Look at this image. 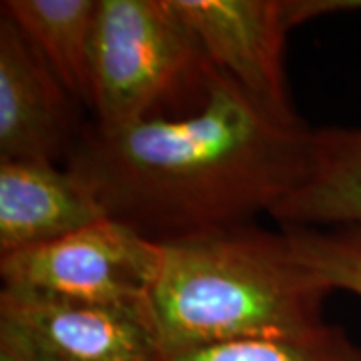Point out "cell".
I'll return each instance as SVG.
<instances>
[{
	"mask_svg": "<svg viewBox=\"0 0 361 361\" xmlns=\"http://www.w3.org/2000/svg\"><path fill=\"white\" fill-rule=\"evenodd\" d=\"M311 129L211 66L207 99L183 116L85 125L65 167L111 219L167 243L255 223L307 169Z\"/></svg>",
	"mask_w": 361,
	"mask_h": 361,
	"instance_id": "1",
	"label": "cell"
},
{
	"mask_svg": "<svg viewBox=\"0 0 361 361\" xmlns=\"http://www.w3.org/2000/svg\"><path fill=\"white\" fill-rule=\"evenodd\" d=\"M159 245L149 315L163 351L295 336L325 323L336 291L297 261L283 229L245 223Z\"/></svg>",
	"mask_w": 361,
	"mask_h": 361,
	"instance_id": "2",
	"label": "cell"
},
{
	"mask_svg": "<svg viewBox=\"0 0 361 361\" xmlns=\"http://www.w3.org/2000/svg\"><path fill=\"white\" fill-rule=\"evenodd\" d=\"M90 73L94 123L121 127L197 111L211 65L173 0H97Z\"/></svg>",
	"mask_w": 361,
	"mask_h": 361,
	"instance_id": "3",
	"label": "cell"
},
{
	"mask_svg": "<svg viewBox=\"0 0 361 361\" xmlns=\"http://www.w3.org/2000/svg\"><path fill=\"white\" fill-rule=\"evenodd\" d=\"M159 267L161 245L111 217L51 243L0 255L6 289L147 315Z\"/></svg>",
	"mask_w": 361,
	"mask_h": 361,
	"instance_id": "4",
	"label": "cell"
},
{
	"mask_svg": "<svg viewBox=\"0 0 361 361\" xmlns=\"http://www.w3.org/2000/svg\"><path fill=\"white\" fill-rule=\"evenodd\" d=\"M0 351L25 361H161L151 317L2 287Z\"/></svg>",
	"mask_w": 361,
	"mask_h": 361,
	"instance_id": "5",
	"label": "cell"
},
{
	"mask_svg": "<svg viewBox=\"0 0 361 361\" xmlns=\"http://www.w3.org/2000/svg\"><path fill=\"white\" fill-rule=\"evenodd\" d=\"M207 63L263 106L299 118L285 73V0H173Z\"/></svg>",
	"mask_w": 361,
	"mask_h": 361,
	"instance_id": "6",
	"label": "cell"
},
{
	"mask_svg": "<svg viewBox=\"0 0 361 361\" xmlns=\"http://www.w3.org/2000/svg\"><path fill=\"white\" fill-rule=\"evenodd\" d=\"M78 109L51 66L0 14V161L66 159L85 129Z\"/></svg>",
	"mask_w": 361,
	"mask_h": 361,
	"instance_id": "7",
	"label": "cell"
},
{
	"mask_svg": "<svg viewBox=\"0 0 361 361\" xmlns=\"http://www.w3.org/2000/svg\"><path fill=\"white\" fill-rule=\"evenodd\" d=\"M87 185L52 161H0V255L44 245L106 219Z\"/></svg>",
	"mask_w": 361,
	"mask_h": 361,
	"instance_id": "8",
	"label": "cell"
},
{
	"mask_svg": "<svg viewBox=\"0 0 361 361\" xmlns=\"http://www.w3.org/2000/svg\"><path fill=\"white\" fill-rule=\"evenodd\" d=\"M269 217L289 227H361V127L311 129L307 169Z\"/></svg>",
	"mask_w": 361,
	"mask_h": 361,
	"instance_id": "9",
	"label": "cell"
},
{
	"mask_svg": "<svg viewBox=\"0 0 361 361\" xmlns=\"http://www.w3.org/2000/svg\"><path fill=\"white\" fill-rule=\"evenodd\" d=\"M80 106L92 97L97 0H4L2 11Z\"/></svg>",
	"mask_w": 361,
	"mask_h": 361,
	"instance_id": "10",
	"label": "cell"
},
{
	"mask_svg": "<svg viewBox=\"0 0 361 361\" xmlns=\"http://www.w3.org/2000/svg\"><path fill=\"white\" fill-rule=\"evenodd\" d=\"M161 361H361V345L341 325L277 337H245L163 351Z\"/></svg>",
	"mask_w": 361,
	"mask_h": 361,
	"instance_id": "11",
	"label": "cell"
},
{
	"mask_svg": "<svg viewBox=\"0 0 361 361\" xmlns=\"http://www.w3.org/2000/svg\"><path fill=\"white\" fill-rule=\"evenodd\" d=\"M291 253L334 291L361 297V227H289Z\"/></svg>",
	"mask_w": 361,
	"mask_h": 361,
	"instance_id": "12",
	"label": "cell"
},
{
	"mask_svg": "<svg viewBox=\"0 0 361 361\" xmlns=\"http://www.w3.org/2000/svg\"><path fill=\"white\" fill-rule=\"evenodd\" d=\"M285 11L293 28L325 14L361 13V0H285Z\"/></svg>",
	"mask_w": 361,
	"mask_h": 361,
	"instance_id": "13",
	"label": "cell"
},
{
	"mask_svg": "<svg viewBox=\"0 0 361 361\" xmlns=\"http://www.w3.org/2000/svg\"><path fill=\"white\" fill-rule=\"evenodd\" d=\"M0 361H25V360L16 357V355H13V353H8V351H0Z\"/></svg>",
	"mask_w": 361,
	"mask_h": 361,
	"instance_id": "14",
	"label": "cell"
}]
</instances>
